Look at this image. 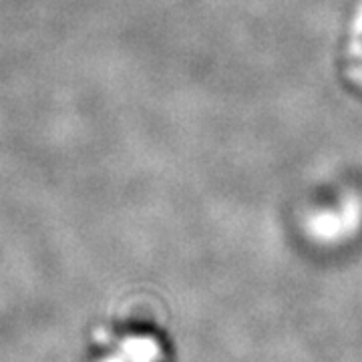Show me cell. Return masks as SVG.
<instances>
[{
  "label": "cell",
  "mask_w": 362,
  "mask_h": 362,
  "mask_svg": "<svg viewBox=\"0 0 362 362\" xmlns=\"http://www.w3.org/2000/svg\"><path fill=\"white\" fill-rule=\"evenodd\" d=\"M87 362H177V342L159 316L129 306L93 326Z\"/></svg>",
  "instance_id": "1"
}]
</instances>
